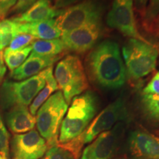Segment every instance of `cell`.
Segmentation results:
<instances>
[{
    "label": "cell",
    "instance_id": "obj_1",
    "mask_svg": "<svg viewBox=\"0 0 159 159\" xmlns=\"http://www.w3.org/2000/svg\"><path fill=\"white\" fill-rule=\"evenodd\" d=\"M86 67L91 80L107 89H119L126 80V69L119 45L107 40L94 47L86 57Z\"/></svg>",
    "mask_w": 159,
    "mask_h": 159
},
{
    "label": "cell",
    "instance_id": "obj_2",
    "mask_svg": "<svg viewBox=\"0 0 159 159\" xmlns=\"http://www.w3.org/2000/svg\"><path fill=\"white\" fill-rule=\"evenodd\" d=\"M97 108V98L92 91L74 97L61 123L57 144H65L80 136L94 119Z\"/></svg>",
    "mask_w": 159,
    "mask_h": 159
},
{
    "label": "cell",
    "instance_id": "obj_3",
    "mask_svg": "<svg viewBox=\"0 0 159 159\" xmlns=\"http://www.w3.org/2000/svg\"><path fill=\"white\" fill-rule=\"evenodd\" d=\"M126 116L127 108L125 100L123 97H119L103 109L93 119L80 136L70 142L61 145L70 150L77 158L83 145L91 143L99 134L111 130L113 126L119 122V121L125 119Z\"/></svg>",
    "mask_w": 159,
    "mask_h": 159
},
{
    "label": "cell",
    "instance_id": "obj_4",
    "mask_svg": "<svg viewBox=\"0 0 159 159\" xmlns=\"http://www.w3.org/2000/svg\"><path fill=\"white\" fill-rule=\"evenodd\" d=\"M50 67L24 80L15 82L6 80L4 81L0 85V108L7 111L16 105L27 106L31 104L44 87Z\"/></svg>",
    "mask_w": 159,
    "mask_h": 159
},
{
    "label": "cell",
    "instance_id": "obj_5",
    "mask_svg": "<svg viewBox=\"0 0 159 159\" xmlns=\"http://www.w3.org/2000/svg\"><path fill=\"white\" fill-rule=\"evenodd\" d=\"M122 52L125 69L133 80L144 78L156 69L159 52L150 42L129 39L123 46Z\"/></svg>",
    "mask_w": 159,
    "mask_h": 159
},
{
    "label": "cell",
    "instance_id": "obj_6",
    "mask_svg": "<svg viewBox=\"0 0 159 159\" xmlns=\"http://www.w3.org/2000/svg\"><path fill=\"white\" fill-rule=\"evenodd\" d=\"M68 104L61 91L51 95L36 113V127L39 134L47 141L49 148L57 144L58 133Z\"/></svg>",
    "mask_w": 159,
    "mask_h": 159
},
{
    "label": "cell",
    "instance_id": "obj_7",
    "mask_svg": "<svg viewBox=\"0 0 159 159\" xmlns=\"http://www.w3.org/2000/svg\"><path fill=\"white\" fill-rule=\"evenodd\" d=\"M55 78L67 104L89 87V82L80 59L76 55H67L57 63Z\"/></svg>",
    "mask_w": 159,
    "mask_h": 159
},
{
    "label": "cell",
    "instance_id": "obj_8",
    "mask_svg": "<svg viewBox=\"0 0 159 159\" xmlns=\"http://www.w3.org/2000/svg\"><path fill=\"white\" fill-rule=\"evenodd\" d=\"M102 4L98 0H83L61 11L55 21L61 34L88 24L101 21Z\"/></svg>",
    "mask_w": 159,
    "mask_h": 159
},
{
    "label": "cell",
    "instance_id": "obj_9",
    "mask_svg": "<svg viewBox=\"0 0 159 159\" xmlns=\"http://www.w3.org/2000/svg\"><path fill=\"white\" fill-rule=\"evenodd\" d=\"M106 21L109 27L120 32L125 36L149 42L137 28L134 0H113Z\"/></svg>",
    "mask_w": 159,
    "mask_h": 159
},
{
    "label": "cell",
    "instance_id": "obj_10",
    "mask_svg": "<svg viewBox=\"0 0 159 159\" xmlns=\"http://www.w3.org/2000/svg\"><path fill=\"white\" fill-rule=\"evenodd\" d=\"M49 149L47 141L35 130L15 134L10 144L11 159H40Z\"/></svg>",
    "mask_w": 159,
    "mask_h": 159
},
{
    "label": "cell",
    "instance_id": "obj_11",
    "mask_svg": "<svg viewBox=\"0 0 159 159\" xmlns=\"http://www.w3.org/2000/svg\"><path fill=\"white\" fill-rule=\"evenodd\" d=\"M102 33L101 21L83 25L61 35L65 49L83 54L94 47Z\"/></svg>",
    "mask_w": 159,
    "mask_h": 159
},
{
    "label": "cell",
    "instance_id": "obj_12",
    "mask_svg": "<svg viewBox=\"0 0 159 159\" xmlns=\"http://www.w3.org/2000/svg\"><path fill=\"white\" fill-rule=\"evenodd\" d=\"M122 130L123 125L118 122L114 129L99 134L84 149L80 159H112Z\"/></svg>",
    "mask_w": 159,
    "mask_h": 159
},
{
    "label": "cell",
    "instance_id": "obj_13",
    "mask_svg": "<svg viewBox=\"0 0 159 159\" xmlns=\"http://www.w3.org/2000/svg\"><path fill=\"white\" fill-rule=\"evenodd\" d=\"M128 148L134 159H159V137L143 130L130 133Z\"/></svg>",
    "mask_w": 159,
    "mask_h": 159
},
{
    "label": "cell",
    "instance_id": "obj_14",
    "mask_svg": "<svg viewBox=\"0 0 159 159\" xmlns=\"http://www.w3.org/2000/svg\"><path fill=\"white\" fill-rule=\"evenodd\" d=\"M61 57V55L46 56L31 53L19 68L11 71V77L19 81L27 79L39 74L45 69L52 66L55 62L59 61Z\"/></svg>",
    "mask_w": 159,
    "mask_h": 159
},
{
    "label": "cell",
    "instance_id": "obj_15",
    "mask_svg": "<svg viewBox=\"0 0 159 159\" xmlns=\"http://www.w3.org/2000/svg\"><path fill=\"white\" fill-rule=\"evenodd\" d=\"M5 119L7 128L14 134L29 132L36 124L35 116L25 105H16L8 109L5 113Z\"/></svg>",
    "mask_w": 159,
    "mask_h": 159
},
{
    "label": "cell",
    "instance_id": "obj_16",
    "mask_svg": "<svg viewBox=\"0 0 159 159\" xmlns=\"http://www.w3.org/2000/svg\"><path fill=\"white\" fill-rule=\"evenodd\" d=\"M61 12L52 5L51 0H37L27 11L11 19L19 23L39 22L53 19L58 16Z\"/></svg>",
    "mask_w": 159,
    "mask_h": 159
},
{
    "label": "cell",
    "instance_id": "obj_17",
    "mask_svg": "<svg viewBox=\"0 0 159 159\" xmlns=\"http://www.w3.org/2000/svg\"><path fill=\"white\" fill-rule=\"evenodd\" d=\"M19 33H27L35 39L41 40L57 39L62 35L54 19L39 22L21 23Z\"/></svg>",
    "mask_w": 159,
    "mask_h": 159
},
{
    "label": "cell",
    "instance_id": "obj_18",
    "mask_svg": "<svg viewBox=\"0 0 159 159\" xmlns=\"http://www.w3.org/2000/svg\"><path fill=\"white\" fill-rule=\"evenodd\" d=\"M58 89V85L53 75L52 66H51L47 74L44 87L40 91V92L35 97L30 106V112L31 113V114L35 116L40 107L49 99L51 95L53 94L55 91H57Z\"/></svg>",
    "mask_w": 159,
    "mask_h": 159
},
{
    "label": "cell",
    "instance_id": "obj_19",
    "mask_svg": "<svg viewBox=\"0 0 159 159\" xmlns=\"http://www.w3.org/2000/svg\"><path fill=\"white\" fill-rule=\"evenodd\" d=\"M32 53L46 55V56H55L60 55L64 51L65 47L61 39L52 40H35L31 43Z\"/></svg>",
    "mask_w": 159,
    "mask_h": 159
},
{
    "label": "cell",
    "instance_id": "obj_20",
    "mask_svg": "<svg viewBox=\"0 0 159 159\" xmlns=\"http://www.w3.org/2000/svg\"><path fill=\"white\" fill-rule=\"evenodd\" d=\"M31 51V46L19 50H11L6 47L3 52L5 63L11 71H14L25 62Z\"/></svg>",
    "mask_w": 159,
    "mask_h": 159
},
{
    "label": "cell",
    "instance_id": "obj_21",
    "mask_svg": "<svg viewBox=\"0 0 159 159\" xmlns=\"http://www.w3.org/2000/svg\"><path fill=\"white\" fill-rule=\"evenodd\" d=\"M21 23L13 19H5L0 21V49H2L10 43L18 34Z\"/></svg>",
    "mask_w": 159,
    "mask_h": 159
},
{
    "label": "cell",
    "instance_id": "obj_22",
    "mask_svg": "<svg viewBox=\"0 0 159 159\" xmlns=\"http://www.w3.org/2000/svg\"><path fill=\"white\" fill-rule=\"evenodd\" d=\"M141 105L149 119L159 122V95L143 94L141 97Z\"/></svg>",
    "mask_w": 159,
    "mask_h": 159
},
{
    "label": "cell",
    "instance_id": "obj_23",
    "mask_svg": "<svg viewBox=\"0 0 159 159\" xmlns=\"http://www.w3.org/2000/svg\"><path fill=\"white\" fill-rule=\"evenodd\" d=\"M40 159H77V158L70 150L57 144L49 148L43 156Z\"/></svg>",
    "mask_w": 159,
    "mask_h": 159
},
{
    "label": "cell",
    "instance_id": "obj_24",
    "mask_svg": "<svg viewBox=\"0 0 159 159\" xmlns=\"http://www.w3.org/2000/svg\"><path fill=\"white\" fill-rule=\"evenodd\" d=\"M0 156L3 159L10 158V134L0 114Z\"/></svg>",
    "mask_w": 159,
    "mask_h": 159
},
{
    "label": "cell",
    "instance_id": "obj_25",
    "mask_svg": "<svg viewBox=\"0 0 159 159\" xmlns=\"http://www.w3.org/2000/svg\"><path fill=\"white\" fill-rule=\"evenodd\" d=\"M158 13L159 0H149V3L143 14V23L145 29L148 30Z\"/></svg>",
    "mask_w": 159,
    "mask_h": 159
},
{
    "label": "cell",
    "instance_id": "obj_26",
    "mask_svg": "<svg viewBox=\"0 0 159 159\" xmlns=\"http://www.w3.org/2000/svg\"><path fill=\"white\" fill-rule=\"evenodd\" d=\"M35 38L33 35L27 33H19L12 40L7 48L11 50H19L29 47L35 41Z\"/></svg>",
    "mask_w": 159,
    "mask_h": 159
},
{
    "label": "cell",
    "instance_id": "obj_27",
    "mask_svg": "<svg viewBox=\"0 0 159 159\" xmlns=\"http://www.w3.org/2000/svg\"><path fill=\"white\" fill-rule=\"evenodd\" d=\"M143 94L159 95V71H157L148 84L143 89Z\"/></svg>",
    "mask_w": 159,
    "mask_h": 159
},
{
    "label": "cell",
    "instance_id": "obj_28",
    "mask_svg": "<svg viewBox=\"0 0 159 159\" xmlns=\"http://www.w3.org/2000/svg\"><path fill=\"white\" fill-rule=\"evenodd\" d=\"M16 2L17 0H0V19L5 16Z\"/></svg>",
    "mask_w": 159,
    "mask_h": 159
},
{
    "label": "cell",
    "instance_id": "obj_29",
    "mask_svg": "<svg viewBox=\"0 0 159 159\" xmlns=\"http://www.w3.org/2000/svg\"><path fill=\"white\" fill-rule=\"evenodd\" d=\"M37 0H17L16 4L13 8V11L16 13L25 12Z\"/></svg>",
    "mask_w": 159,
    "mask_h": 159
},
{
    "label": "cell",
    "instance_id": "obj_30",
    "mask_svg": "<svg viewBox=\"0 0 159 159\" xmlns=\"http://www.w3.org/2000/svg\"><path fill=\"white\" fill-rule=\"evenodd\" d=\"M148 30L150 32V33H153L155 37L159 40V13L156 19H154V21H152V24H151Z\"/></svg>",
    "mask_w": 159,
    "mask_h": 159
},
{
    "label": "cell",
    "instance_id": "obj_31",
    "mask_svg": "<svg viewBox=\"0 0 159 159\" xmlns=\"http://www.w3.org/2000/svg\"><path fill=\"white\" fill-rule=\"evenodd\" d=\"M148 2L149 0H134V7L136 9V11L144 14Z\"/></svg>",
    "mask_w": 159,
    "mask_h": 159
},
{
    "label": "cell",
    "instance_id": "obj_32",
    "mask_svg": "<svg viewBox=\"0 0 159 159\" xmlns=\"http://www.w3.org/2000/svg\"><path fill=\"white\" fill-rule=\"evenodd\" d=\"M6 70H7V69H6L5 61H4L3 51L2 49H0V81H1V80L5 76Z\"/></svg>",
    "mask_w": 159,
    "mask_h": 159
},
{
    "label": "cell",
    "instance_id": "obj_33",
    "mask_svg": "<svg viewBox=\"0 0 159 159\" xmlns=\"http://www.w3.org/2000/svg\"><path fill=\"white\" fill-rule=\"evenodd\" d=\"M77 0H55V6L56 8L66 7V6L71 5V3H74Z\"/></svg>",
    "mask_w": 159,
    "mask_h": 159
},
{
    "label": "cell",
    "instance_id": "obj_34",
    "mask_svg": "<svg viewBox=\"0 0 159 159\" xmlns=\"http://www.w3.org/2000/svg\"><path fill=\"white\" fill-rule=\"evenodd\" d=\"M115 159H128V158H115Z\"/></svg>",
    "mask_w": 159,
    "mask_h": 159
},
{
    "label": "cell",
    "instance_id": "obj_35",
    "mask_svg": "<svg viewBox=\"0 0 159 159\" xmlns=\"http://www.w3.org/2000/svg\"><path fill=\"white\" fill-rule=\"evenodd\" d=\"M0 159H3L2 158V156H0Z\"/></svg>",
    "mask_w": 159,
    "mask_h": 159
}]
</instances>
